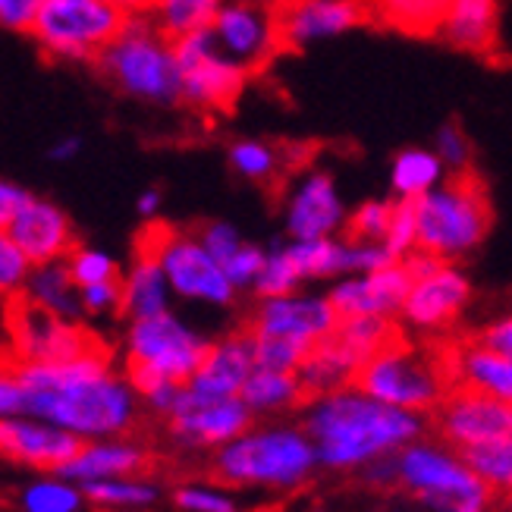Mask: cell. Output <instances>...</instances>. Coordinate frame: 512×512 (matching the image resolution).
I'll list each match as a JSON object with an SVG mask.
<instances>
[{"mask_svg":"<svg viewBox=\"0 0 512 512\" xmlns=\"http://www.w3.org/2000/svg\"><path fill=\"white\" fill-rule=\"evenodd\" d=\"M173 503L180 512H239V500L230 487L211 481H192L176 487Z\"/></svg>","mask_w":512,"mask_h":512,"instance_id":"cell-42","label":"cell"},{"mask_svg":"<svg viewBox=\"0 0 512 512\" xmlns=\"http://www.w3.org/2000/svg\"><path fill=\"white\" fill-rule=\"evenodd\" d=\"M211 340L202 330L183 321L176 311H164L145 321H129L126 330V362L139 365L173 384H186L202 365Z\"/></svg>","mask_w":512,"mask_h":512,"instance_id":"cell-10","label":"cell"},{"mask_svg":"<svg viewBox=\"0 0 512 512\" xmlns=\"http://www.w3.org/2000/svg\"><path fill=\"white\" fill-rule=\"evenodd\" d=\"M453 368L465 390L512 403V359H506V355H497L475 343V346H465L456 355Z\"/></svg>","mask_w":512,"mask_h":512,"instance_id":"cell-30","label":"cell"},{"mask_svg":"<svg viewBox=\"0 0 512 512\" xmlns=\"http://www.w3.org/2000/svg\"><path fill=\"white\" fill-rule=\"evenodd\" d=\"M387 264H393V258L381 242H349V274H371Z\"/></svg>","mask_w":512,"mask_h":512,"instance_id":"cell-51","label":"cell"},{"mask_svg":"<svg viewBox=\"0 0 512 512\" xmlns=\"http://www.w3.org/2000/svg\"><path fill=\"white\" fill-rule=\"evenodd\" d=\"M195 239L202 242V249H205L217 264H224V261L242 246V242H246V239L239 236V230H236L233 224H227V220H211V224H205L202 230L195 233Z\"/></svg>","mask_w":512,"mask_h":512,"instance_id":"cell-50","label":"cell"},{"mask_svg":"<svg viewBox=\"0 0 512 512\" xmlns=\"http://www.w3.org/2000/svg\"><path fill=\"white\" fill-rule=\"evenodd\" d=\"M396 484L431 512H491L494 494L469 472L459 450L415 440L396 453Z\"/></svg>","mask_w":512,"mask_h":512,"instance_id":"cell-6","label":"cell"},{"mask_svg":"<svg viewBox=\"0 0 512 512\" xmlns=\"http://www.w3.org/2000/svg\"><path fill=\"white\" fill-rule=\"evenodd\" d=\"M79 308L88 318H114L120 315V280H107L79 289Z\"/></svg>","mask_w":512,"mask_h":512,"instance_id":"cell-49","label":"cell"},{"mask_svg":"<svg viewBox=\"0 0 512 512\" xmlns=\"http://www.w3.org/2000/svg\"><path fill=\"white\" fill-rule=\"evenodd\" d=\"M44 0H0V26L13 32H29V22Z\"/></svg>","mask_w":512,"mask_h":512,"instance_id":"cell-53","label":"cell"},{"mask_svg":"<svg viewBox=\"0 0 512 512\" xmlns=\"http://www.w3.org/2000/svg\"><path fill=\"white\" fill-rule=\"evenodd\" d=\"M478 346L512 359V318H497V321L487 324L481 330V337H478Z\"/></svg>","mask_w":512,"mask_h":512,"instance_id":"cell-54","label":"cell"},{"mask_svg":"<svg viewBox=\"0 0 512 512\" xmlns=\"http://www.w3.org/2000/svg\"><path fill=\"white\" fill-rule=\"evenodd\" d=\"M381 246L393 261H403L409 252H415V202L396 198L390 208V224L384 230Z\"/></svg>","mask_w":512,"mask_h":512,"instance_id":"cell-45","label":"cell"},{"mask_svg":"<svg viewBox=\"0 0 512 512\" xmlns=\"http://www.w3.org/2000/svg\"><path fill=\"white\" fill-rule=\"evenodd\" d=\"M409 286H412V280L403 271V264L393 261V264L381 267V271H371V274L337 277L330 286V293H324V296L333 305V311H337L340 321L343 318H362V315L396 321Z\"/></svg>","mask_w":512,"mask_h":512,"instance_id":"cell-20","label":"cell"},{"mask_svg":"<svg viewBox=\"0 0 512 512\" xmlns=\"http://www.w3.org/2000/svg\"><path fill=\"white\" fill-rule=\"evenodd\" d=\"M437 35L456 51L500 63V0H450Z\"/></svg>","mask_w":512,"mask_h":512,"instance_id":"cell-24","label":"cell"},{"mask_svg":"<svg viewBox=\"0 0 512 512\" xmlns=\"http://www.w3.org/2000/svg\"><path fill=\"white\" fill-rule=\"evenodd\" d=\"M368 4H371L374 26L428 38L437 35V26L443 13H447L450 0H368Z\"/></svg>","mask_w":512,"mask_h":512,"instance_id":"cell-32","label":"cell"},{"mask_svg":"<svg viewBox=\"0 0 512 512\" xmlns=\"http://www.w3.org/2000/svg\"><path fill=\"white\" fill-rule=\"evenodd\" d=\"M289 261L305 280H337L349 274V242L340 236L330 239H305V242H283Z\"/></svg>","mask_w":512,"mask_h":512,"instance_id":"cell-33","label":"cell"},{"mask_svg":"<svg viewBox=\"0 0 512 512\" xmlns=\"http://www.w3.org/2000/svg\"><path fill=\"white\" fill-rule=\"evenodd\" d=\"M239 399L255 418H271V415L293 412L305 399V390L296 374L252 368V374L246 377V384L239 390Z\"/></svg>","mask_w":512,"mask_h":512,"instance_id":"cell-29","label":"cell"},{"mask_svg":"<svg viewBox=\"0 0 512 512\" xmlns=\"http://www.w3.org/2000/svg\"><path fill=\"white\" fill-rule=\"evenodd\" d=\"M139 249L151 252L154 261L161 264L167 277V286L173 296L186 302L211 305V308H230L236 299V289L224 277L220 267L195 239V233H180L173 227L154 224L145 230Z\"/></svg>","mask_w":512,"mask_h":512,"instance_id":"cell-9","label":"cell"},{"mask_svg":"<svg viewBox=\"0 0 512 512\" xmlns=\"http://www.w3.org/2000/svg\"><path fill=\"white\" fill-rule=\"evenodd\" d=\"M79 151H82V139L79 136H63L60 142H54L51 145V161H57V164H70V161H76L79 158Z\"/></svg>","mask_w":512,"mask_h":512,"instance_id":"cell-59","label":"cell"},{"mask_svg":"<svg viewBox=\"0 0 512 512\" xmlns=\"http://www.w3.org/2000/svg\"><path fill=\"white\" fill-rule=\"evenodd\" d=\"M280 54H293L311 41L374 26L368 0H274Z\"/></svg>","mask_w":512,"mask_h":512,"instance_id":"cell-13","label":"cell"},{"mask_svg":"<svg viewBox=\"0 0 512 512\" xmlns=\"http://www.w3.org/2000/svg\"><path fill=\"white\" fill-rule=\"evenodd\" d=\"M126 22L129 16L104 0H44L29 22V35L54 60L95 63Z\"/></svg>","mask_w":512,"mask_h":512,"instance_id":"cell-7","label":"cell"},{"mask_svg":"<svg viewBox=\"0 0 512 512\" xmlns=\"http://www.w3.org/2000/svg\"><path fill=\"white\" fill-rule=\"evenodd\" d=\"M346 205L337 189V180L324 170H311L286 195L283 230L293 242L305 239H330L346 227Z\"/></svg>","mask_w":512,"mask_h":512,"instance_id":"cell-17","label":"cell"},{"mask_svg":"<svg viewBox=\"0 0 512 512\" xmlns=\"http://www.w3.org/2000/svg\"><path fill=\"white\" fill-rule=\"evenodd\" d=\"M98 73L123 95L148 104H180V70L173 44L148 16H129L126 29L95 57Z\"/></svg>","mask_w":512,"mask_h":512,"instance_id":"cell-5","label":"cell"},{"mask_svg":"<svg viewBox=\"0 0 512 512\" xmlns=\"http://www.w3.org/2000/svg\"><path fill=\"white\" fill-rule=\"evenodd\" d=\"M10 239L19 246V252L29 258V264H51L63 261L76 249V230L66 211L48 198L32 195L22 211L13 217L7 227Z\"/></svg>","mask_w":512,"mask_h":512,"instance_id":"cell-21","label":"cell"},{"mask_svg":"<svg viewBox=\"0 0 512 512\" xmlns=\"http://www.w3.org/2000/svg\"><path fill=\"white\" fill-rule=\"evenodd\" d=\"M16 506L19 512H85L88 503L79 491V484L51 472L22 487Z\"/></svg>","mask_w":512,"mask_h":512,"instance_id":"cell-36","label":"cell"},{"mask_svg":"<svg viewBox=\"0 0 512 512\" xmlns=\"http://www.w3.org/2000/svg\"><path fill=\"white\" fill-rule=\"evenodd\" d=\"M340 318L324 293H286L261 299L252 315L255 337H286L305 346H318L333 337Z\"/></svg>","mask_w":512,"mask_h":512,"instance_id":"cell-15","label":"cell"},{"mask_svg":"<svg viewBox=\"0 0 512 512\" xmlns=\"http://www.w3.org/2000/svg\"><path fill=\"white\" fill-rule=\"evenodd\" d=\"M211 38L220 57L249 76L264 73L280 57L274 0H224L211 22Z\"/></svg>","mask_w":512,"mask_h":512,"instance_id":"cell-12","label":"cell"},{"mask_svg":"<svg viewBox=\"0 0 512 512\" xmlns=\"http://www.w3.org/2000/svg\"><path fill=\"white\" fill-rule=\"evenodd\" d=\"M359 475L371 487H396V456H384V459L368 462Z\"/></svg>","mask_w":512,"mask_h":512,"instance_id":"cell-57","label":"cell"},{"mask_svg":"<svg viewBox=\"0 0 512 512\" xmlns=\"http://www.w3.org/2000/svg\"><path fill=\"white\" fill-rule=\"evenodd\" d=\"M459 456L491 494L512 487V437L475 443L469 450H459Z\"/></svg>","mask_w":512,"mask_h":512,"instance_id":"cell-37","label":"cell"},{"mask_svg":"<svg viewBox=\"0 0 512 512\" xmlns=\"http://www.w3.org/2000/svg\"><path fill=\"white\" fill-rule=\"evenodd\" d=\"M32 198L29 189H22L19 183H10V180H0V230H7L13 224V217L22 211Z\"/></svg>","mask_w":512,"mask_h":512,"instance_id":"cell-55","label":"cell"},{"mask_svg":"<svg viewBox=\"0 0 512 512\" xmlns=\"http://www.w3.org/2000/svg\"><path fill=\"white\" fill-rule=\"evenodd\" d=\"M230 167L249 183H271L277 180V173L283 167V154H277L274 145H267L261 139H239L227 151Z\"/></svg>","mask_w":512,"mask_h":512,"instance_id":"cell-39","label":"cell"},{"mask_svg":"<svg viewBox=\"0 0 512 512\" xmlns=\"http://www.w3.org/2000/svg\"><path fill=\"white\" fill-rule=\"evenodd\" d=\"M318 472V456L302 425L267 421L214 450V475L224 487L289 494Z\"/></svg>","mask_w":512,"mask_h":512,"instance_id":"cell-3","label":"cell"},{"mask_svg":"<svg viewBox=\"0 0 512 512\" xmlns=\"http://www.w3.org/2000/svg\"><path fill=\"white\" fill-rule=\"evenodd\" d=\"M472 302V280L459 264L443 261L428 277L412 280L399 318L418 333H434L462 318Z\"/></svg>","mask_w":512,"mask_h":512,"instance_id":"cell-16","label":"cell"},{"mask_svg":"<svg viewBox=\"0 0 512 512\" xmlns=\"http://www.w3.org/2000/svg\"><path fill=\"white\" fill-rule=\"evenodd\" d=\"M170 421V437L183 450H220L255 425V415L242 406L239 396L230 399H192L180 393Z\"/></svg>","mask_w":512,"mask_h":512,"instance_id":"cell-14","label":"cell"},{"mask_svg":"<svg viewBox=\"0 0 512 512\" xmlns=\"http://www.w3.org/2000/svg\"><path fill=\"white\" fill-rule=\"evenodd\" d=\"M136 211H139L145 220H154V217H158V211H161V192H158V189H145V192L139 195V202H136Z\"/></svg>","mask_w":512,"mask_h":512,"instance_id":"cell-60","label":"cell"},{"mask_svg":"<svg viewBox=\"0 0 512 512\" xmlns=\"http://www.w3.org/2000/svg\"><path fill=\"white\" fill-rule=\"evenodd\" d=\"M22 415V387L16 381V371L0 365V418Z\"/></svg>","mask_w":512,"mask_h":512,"instance_id":"cell-56","label":"cell"},{"mask_svg":"<svg viewBox=\"0 0 512 512\" xmlns=\"http://www.w3.org/2000/svg\"><path fill=\"white\" fill-rule=\"evenodd\" d=\"M494 211L484 183L472 170L456 173L415 198V249L440 261L472 255L491 233Z\"/></svg>","mask_w":512,"mask_h":512,"instance_id":"cell-4","label":"cell"},{"mask_svg":"<svg viewBox=\"0 0 512 512\" xmlns=\"http://www.w3.org/2000/svg\"><path fill=\"white\" fill-rule=\"evenodd\" d=\"M302 428L315 447L318 469L362 472L368 462L396 456L428 431L425 415L393 409L365 396L359 387H343L315 396L305 406Z\"/></svg>","mask_w":512,"mask_h":512,"instance_id":"cell-2","label":"cell"},{"mask_svg":"<svg viewBox=\"0 0 512 512\" xmlns=\"http://www.w3.org/2000/svg\"><path fill=\"white\" fill-rule=\"evenodd\" d=\"M359 359L340 343V340H324L318 346H311L305 362L299 365L296 377L305 393L321 396L330 390H343L355 381V371H359Z\"/></svg>","mask_w":512,"mask_h":512,"instance_id":"cell-28","label":"cell"},{"mask_svg":"<svg viewBox=\"0 0 512 512\" xmlns=\"http://www.w3.org/2000/svg\"><path fill=\"white\" fill-rule=\"evenodd\" d=\"M10 340L19 362H66L95 346L76 321L54 318L29 302L10 311Z\"/></svg>","mask_w":512,"mask_h":512,"instance_id":"cell-18","label":"cell"},{"mask_svg":"<svg viewBox=\"0 0 512 512\" xmlns=\"http://www.w3.org/2000/svg\"><path fill=\"white\" fill-rule=\"evenodd\" d=\"M13 371L22 387V415L48 421L82 443L126 437L139 418L136 390L98 346L66 362H19Z\"/></svg>","mask_w":512,"mask_h":512,"instance_id":"cell-1","label":"cell"},{"mask_svg":"<svg viewBox=\"0 0 512 512\" xmlns=\"http://www.w3.org/2000/svg\"><path fill=\"white\" fill-rule=\"evenodd\" d=\"M255 368L252 333H227L208 346L202 365L183 384V393L192 399H230L239 396L246 377Z\"/></svg>","mask_w":512,"mask_h":512,"instance_id":"cell-23","label":"cell"},{"mask_svg":"<svg viewBox=\"0 0 512 512\" xmlns=\"http://www.w3.org/2000/svg\"><path fill=\"white\" fill-rule=\"evenodd\" d=\"M333 340H340L355 359L365 362L374 352H381L393 343V321L387 318H374V315H362V318H343L333 330Z\"/></svg>","mask_w":512,"mask_h":512,"instance_id":"cell-38","label":"cell"},{"mask_svg":"<svg viewBox=\"0 0 512 512\" xmlns=\"http://www.w3.org/2000/svg\"><path fill=\"white\" fill-rule=\"evenodd\" d=\"M66 271H70V280L82 289V286H95V283H107V280H120V264L117 258L104 252V249H92V246H76L70 255L63 258Z\"/></svg>","mask_w":512,"mask_h":512,"instance_id":"cell-41","label":"cell"},{"mask_svg":"<svg viewBox=\"0 0 512 512\" xmlns=\"http://www.w3.org/2000/svg\"><path fill=\"white\" fill-rule=\"evenodd\" d=\"M220 7H224V0H154L145 16L173 44L192 32L211 29Z\"/></svg>","mask_w":512,"mask_h":512,"instance_id":"cell-35","label":"cell"},{"mask_svg":"<svg viewBox=\"0 0 512 512\" xmlns=\"http://www.w3.org/2000/svg\"><path fill=\"white\" fill-rule=\"evenodd\" d=\"M311 346L299 340H286V337H255L252 333V355H255V368H271V371H286L296 374L299 365L305 362Z\"/></svg>","mask_w":512,"mask_h":512,"instance_id":"cell-43","label":"cell"},{"mask_svg":"<svg viewBox=\"0 0 512 512\" xmlns=\"http://www.w3.org/2000/svg\"><path fill=\"white\" fill-rule=\"evenodd\" d=\"M148 469V450L136 440L110 437V440H85L79 443L76 456L60 465L57 475L73 484L107 481V478H129Z\"/></svg>","mask_w":512,"mask_h":512,"instance_id":"cell-25","label":"cell"},{"mask_svg":"<svg viewBox=\"0 0 512 512\" xmlns=\"http://www.w3.org/2000/svg\"><path fill=\"white\" fill-rule=\"evenodd\" d=\"M180 393H183V384H173V381H154L145 393H139V403H145L151 412H158L164 418L173 415L176 403H180Z\"/></svg>","mask_w":512,"mask_h":512,"instance_id":"cell-52","label":"cell"},{"mask_svg":"<svg viewBox=\"0 0 512 512\" xmlns=\"http://www.w3.org/2000/svg\"><path fill=\"white\" fill-rule=\"evenodd\" d=\"M443 180H447V170H443L437 154L428 148H406L390 164V189L403 202H415V198L431 192Z\"/></svg>","mask_w":512,"mask_h":512,"instance_id":"cell-34","label":"cell"},{"mask_svg":"<svg viewBox=\"0 0 512 512\" xmlns=\"http://www.w3.org/2000/svg\"><path fill=\"white\" fill-rule=\"evenodd\" d=\"M261 264H264V249L255 246V242H242L220 267H224V277L230 280L236 293H252L261 274Z\"/></svg>","mask_w":512,"mask_h":512,"instance_id":"cell-47","label":"cell"},{"mask_svg":"<svg viewBox=\"0 0 512 512\" xmlns=\"http://www.w3.org/2000/svg\"><path fill=\"white\" fill-rule=\"evenodd\" d=\"M399 264H403V271L409 274V280H421V277H428L431 271H437V267L443 264L440 258H434V255H428V252H409L403 261H399Z\"/></svg>","mask_w":512,"mask_h":512,"instance_id":"cell-58","label":"cell"},{"mask_svg":"<svg viewBox=\"0 0 512 512\" xmlns=\"http://www.w3.org/2000/svg\"><path fill=\"white\" fill-rule=\"evenodd\" d=\"M390 208H393V202L371 198V202H362L352 214H346L343 233H349V242H381L384 230L390 224Z\"/></svg>","mask_w":512,"mask_h":512,"instance_id":"cell-44","label":"cell"},{"mask_svg":"<svg viewBox=\"0 0 512 512\" xmlns=\"http://www.w3.org/2000/svg\"><path fill=\"white\" fill-rule=\"evenodd\" d=\"M79 491L88 506L110 509V512H145L161 503V484L148 481L142 475L129 478H107V481H88L79 484Z\"/></svg>","mask_w":512,"mask_h":512,"instance_id":"cell-31","label":"cell"},{"mask_svg":"<svg viewBox=\"0 0 512 512\" xmlns=\"http://www.w3.org/2000/svg\"><path fill=\"white\" fill-rule=\"evenodd\" d=\"M19 296H22V302H29L63 321H79V315H82L79 286L70 280V271H66L63 261L32 264V271H29L26 283H22Z\"/></svg>","mask_w":512,"mask_h":512,"instance_id":"cell-27","label":"cell"},{"mask_svg":"<svg viewBox=\"0 0 512 512\" xmlns=\"http://www.w3.org/2000/svg\"><path fill=\"white\" fill-rule=\"evenodd\" d=\"M437 428L453 450H469L484 440L512 437V403L462 387L440 399Z\"/></svg>","mask_w":512,"mask_h":512,"instance_id":"cell-19","label":"cell"},{"mask_svg":"<svg viewBox=\"0 0 512 512\" xmlns=\"http://www.w3.org/2000/svg\"><path fill=\"white\" fill-rule=\"evenodd\" d=\"M296 289H302V277L296 271V264L289 261L283 242L264 249V264H261V274L252 293H258V299H271V296L296 293Z\"/></svg>","mask_w":512,"mask_h":512,"instance_id":"cell-40","label":"cell"},{"mask_svg":"<svg viewBox=\"0 0 512 512\" xmlns=\"http://www.w3.org/2000/svg\"><path fill=\"white\" fill-rule=\"evenodd\" d=\"M434 154L437 161L443 164V170H453V173H465L472 164V142L465 136V129L450 120L437 129V139H434Z\"/></svg>","mask_w":512,"mask_h":512,"instance_id":"cell-46","label":"cell"},{"mask_svg":"<svg viewBox=\"0 0 512 512\" xmlns=\"http://www.w3.org/2000/svg\"><path fill=\"white\" fill-rule=\"evenodd\" d=\"M79 443L82 440H76L73 434H66L32 415L0 418V456H7L19 465L57 472L60 465H66L76 456Z\"/></svg>","mask_w":512,"mask_h":512,"instance_id":"cell-22","label":"cell"},{"mask_svg":"<svg viewBox=\"0 0 512 512\" xmlns=\"http://www.w3.org/2000/svg\"><path fill=\"white\" fill-rule=\"evenodd\" d=\"M352 387H359L365 396L384 406L425 415L440 406L443 393H447V377L428 355L390 343L359 365Z\"/></svg>","mask_w":512,"mask_h":512,"instance_id":"cell-8","label":"cell"},{"mask_svg":"<svg viewBox=\"0 0 512 512\" xmlns=\"http://www.w3.org/2000/svg\"><path fill=\"white\" fill-rule=\"evenodd\" d=\"M173 305V293L161 264L151 252L139 249L132 258L129 271L120 277V315L129 321H145L154 315H164Z\"/></svg>","mask_w":512,"mask_h":512,"instance_id":"cell-26","label":"cell"},{"mask_svg":"<svg viewBox=\"0 0 512 512\" xmlns=\"http://www.w3.org/2000/svg\"><path fill=\"white\" fill-rule=\"evenodd\" d=\"M104 4L117 7V10L126 13V16H145V13L151 10L154 0H104Z\"/></svg>","mask_w":512,"mask_h":512,"instance_id":"cell-61","label":"cell"},{"mask_svg":"<svg viewBox=\"0 0 512 512\" xmlns=\"http://www.w3.org/2000/svg\"><path fill=\"white\" fill-rule=\"evenodd\" d=\"M176 70H180V104L202 114H230L249 85V73L220 57L211 29L173 41Z\"/></svg>","mask_w":512,"mask_h":512,"instance_id":"cell-11","label":"cell"},{"mask_svg":"<svg viewBox=\"0 0 512 512\" xmlns=\"http://www.w3.org/2000/svg\"><path fill=\"white\" fill-rule=\"evenodd\" d=\"M29 271H32L29 258L19 252V246L10 239L7 230H0V299L19 296Z\"/></svg>","mask_w":512,"mask_h":512,"instance_id":"cell-48","label":"cell"}]
</instances>
